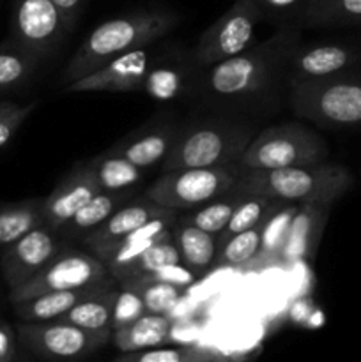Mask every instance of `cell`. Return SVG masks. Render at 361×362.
Wrapping results in <instances>:
<instances>
[{
    "label": "cell",
    "mask_w": 361,
    "mask_h": 362,
    "mask_svg": "<svg viewBox=\"0 0 361 362\" xmlns=\"http://www.w3.org/2000/svg\"><path fill=\"white\" fill-rule=\"evenodd\" d=\"M299 42L301 27H278L236 57L204 67L193 98L214 112L246 117L276 112L283 98L289 101L287 69Z\"/></svg>",
    "instance_id": "cell-1"
},
{
    "label": "cell",
    "mask_w": 361,
    "mask_h": 362,
    "mask_svg": "<svg viewBox=\"0 0 361 362\" xmlns=\"http://www.w3.org/2000/svg\"><path fill=\"white\" fill-rule=\"evenodd\" d=\"M180 23V14L170 9H138L103 21L87 35L67 62V85L101 69L117 57L147 48Z\"/></svg>",
    "instance_id": "cell-2"
},
{
    "label": "cell",
    "mask_w": 361,
    "mask_h": 362,
    "mask_svg": "<svg viewBox=\"0 0 361 362\" xmlns=\"http://www.w3.org/2000/svg\"><path fill=\"white\" fill-rule=\"evenodd\" d=\"M250 117L216 112L179 127L173 147L161 163L163 172L179 168L236 166L250 141L258 134Z\"/></svg>",
    "instance_id": "cell-3"
},
{
    "label": "cell",
    "mask_w": 361,
    "mask_h": 362,
    "mask_svg": "<svg viewBox=\"0 0 361 362\" xmlns=\"http://www.w3.org/2000/svg\"><path fill=\"white\" fill-rule=\"evenodd\" d=\"M353 184L354 179L345 166L322 161L315 165L237 172L232 191L243 197L258 194L271 200L331 207Z\"/></svg>",
    "instance_id": "cell-4"
},
{
    "label": "cell",
    "mask_w": 361,
    "mask_h": 362,
    "mask_svg": "<svg viewBox=\"0 0 361 362\" xmlns=\"http://www.w3.org/2000/svg\"><path fill=\"white\" fill-rule=\"evenodd\" d=\"M289 106L299 119L326 129H361V69L290 87Z\"/></svg>",
    "instance_id": "cell-5"
},
{
    "label": "cell",
    "mask_w": 361,
    "mask_h": 362,
    "mask_svg": "<svg viewBox=\"0 0 361 362\" xmlns=\"http://www.w3.org/2000/svg\"><path fill=\"white\" fill-rule=\"evenodd\" d=\"M329 147L317 131L301 122L278 124L258 131L236 165L237 172L275 170L328 161Z\"/></svg>",
    "instance_id": "cell-6"
},
{
    "label": "cell",
    "mask_w": 361,
    "mask_h": 362,
    "mask_svg": "<svg viewBox=\"0 0 361 362\" xmlns=\"http://www.w3.org/2000/svg\"><path fill=\"white\" fill-rule=\"evenodd\" d=\"M236 179V166L168 170L149 186L145 194L176 212L193 211L232 191Z\"/></svg>",
    "instance_id": "cell-7"
},
{
    "label": "cell",
    "mask_w": 361,
    "mask_h": 362,
    "mask_svg": "<svg viewBox=\"0 0 361 362\" xmlns=\"http://www.w3.org/2000/svg\"><path fill=\"white\" fill-rule=\"evenodd\" d=\"M21 345L38 357L59 361L85 359L112 341V329L91 331L60 320L20 322L16 327Z\"/></svg>",
    "instance_id": "cell-8"
},
{
    "label": "cell",
    "mask_w": 361,
    "mask_h": 362,
    "mask_svg": "<svg viewBox=\"0 0 361 362\" xmlns=\"http://www.w3.org/2000/svg\"><path fill=\"white\" fill-rule=\"evenodd\" d=\"M260 21L262 13L257 0H236L200 34L193 48L197 62L202 67H211L250 48Z\"/></svg>",
    "instance_id": "cell-9"
},
{
    "label": "cell",
    "mask_w": 361,
    "mask_h": 362,
    "mask_svg": "<svg viewBox=\"0 0 361 362\" xmlns=\"http://www.w3.org/2000/svg\"><path fill=\"white\" fill-rule=\"evenodd\" d=\"M67 34L53 0H13L11 42L39 62L53 59Z\"/></svg>",
    "instance_id": "cell-10"
},
{
    "label": "cell",
    "mask_w": 361,
    "mask_h": 362,
    "mask_svg": "<svg viewBox=\"0 0 361 362\" xmlns=\"http://www.w3.org/2000/svg\"><path fill=\"white\" fill-rule=\"evenodd\" d=\"M112 276L106 265L96 257L84 251L60 250L34 278L28 279L18 288L9 290L11 304L32 299L48 292L71 290L78 286L91 285Z\"/></svg>",
    "instance_id": "cell-11"
},
{
    "label": "cell",
    "mask_w": 361,
    "mask_h": 362,
    "mask_svg": "<svg viewBox=\"0 0 361 362\" xmlns=\"http://www.w3.org/2000/svg\"><path fill=\"white\" fill-rule=\"evenodd\" d=\"M62 250L59 232L42 225L0 251V271L9 290L34 278Z\"/></svg>",
    "instance_id": "cell-12"
},
{
    "label": "cell",
    "mask_w": 361,
    "mask_h": 362,
    "mask_svg": "<svg viewBox=\"0 0 361 362\" xmlns=\"http://www.w3.org/2000/svg\"><path fill=\"white\" fill-rule=\"evenodd\" d=\"M204 67L197 62L193 49L158 52L152 55L142 90L156 101H173L195 95Z\"/></svg>",
    "instance_id": "cell-13"
},
{
    "label": "cell",
    "mask_w": 361,
    "mask_h": 362,
    "mask_svg": "<svg viewBox=\"0 0 361 362\" xmlns=\"http://www.w3.org/2000/svg\"><path fill=\"white\" fill-rule=\"evenodd\" d=\"M361 62V49L349 45L322 42L303 46L299 42L294 49L287 69V81L290 87L304 81L322 80L342 71L356 67Z\"/></svg>",
    "instance_id": "cell-14"
},
{
    "label": "cell",
    "mask_w": 361,
    "mask_h": 362,
    "mask_svg": "<svg viewBox=\"0 0 361 362\" xmlns=\"http://www.w3.org/2000/svg\"><path fill=\"white\" fill-rule=\"evenodd\" d=\"M152 55L147 48L133 49L130 53L117 57L101 69L80 78L74 83L67 85V90L73 94L81 92H137L144 88L145 74Z\"/></svg>",
    "instance_id": "cell-15"
},
{
    "label": "cell",
    "mask_w": 361,
    "mask_h": 362,
    "mask_svg": "<svg viewBox=\"0 0 361 362\" xmlns=\"http://www.w3.org/2000/svg\"><path fill=\"white\" fill-rule=\"evenodd\" d=\"M101 191L88 163L74 166L46 198H42L45 225L59 232L94 194Z\"/></svg>",
    "instance_id": "cell-16"
},
{
    "label": "cell",
    "mask_w": 361,
    "mask_h": 362,
    "mask_svg": "<svg viewBox=\"0 0 361 362\" xmlns=\"http://www.w3.org/2000/svg\"><path fill=\"white\" fill-rule=\"evenodd\" d=\"M177 214L172 209H166L163 205L156 204L154 200L144 194L142 198L134 202H127L122 207L117 209L103 225L98 228L92 230L88 235L81 239V243L91 250L94 246H101V244L113 243L122 237L130 235L131 232L138 230L140 226L147 225L149 221L156 218H163V216H172Z\"/></svg>",
    "instance_id": "cell-17"
},
{
    "label": "cell",
    "mask_w": 361,
    "mask_h": 362,
    "mask_svg": "<svg viewBox=\"0 0 361 362\" xmlns=\"http://www.w3.org/2000/svg\"><path fill=\"white\" fill-rule=\"evenodd\" d=\"M112 286H115V279H113V276H108V278L101 279V281L78 286V288L42 293V296L32 297V299L14 303V313H16L20 322L57 320L66 311L76 306L78 303L91 299V297L98 296V293L105 292V290L112 288Z\"/></svg>",
    "instance_id": "cell-18"
},
{
    "label": "cell",
    "mask_w": 361,
    "mask_h": 362,
    "mask_svg": "<svg viewBox=\"0 0 361 362\" xmlns=\"http://www.w3.org/2000/svg\"><path fill=\"white\" fill-rule=\"evenodd\" d=\"M177 219V214L163 216L149 221L147 225L140 226L138 230L131 232L130 235L122 237L113 243L101 244V246L91 247L92 253L106 265V269H113L117 265H122L126 262L133 260L140 253H144L149 247L156 246L158 243H163L166 239H172V223Z\"/></svg>",
    "instance_id": "cell-19"
},
{
    "label": "cell",
    "mask_w": 361,
    "mask_h": 362,
    "mask_svg": "<svg viewBox=\"0 0 361 362\" xmlns=\"http://www.w3.org/2000/svg\"><path fill=\"white\" fill-rule=\"evenodd\" d=\"M179 127L173 124H161V126L147 127L138 133L127 134L126 138L113 145L110 152L119 154L140 168H152L161 165L173 147Z\"/></svg>",
    "instance_id": "cell-20"
},
{
    "label": "cell",
    "mask_w": 361,
    "mask_h": 362,
    "mask_svg": "<svg viewBox=\"0 0 361 362\" xmlns=\"http://www.w3.org/2000/svg\"><path fill=\"white\" fill-rule=\"evenodd\" d=\"M328 205L301 204L289 233L285 237L282 251H280V262H294L306 258L317 246L321 239L322 228H324L326 218H328Z\"/></svg>",
    "instance_id": "cell-21"
},
{
    "label": "cell",
    "mask_w": 361,
    "mask_h": 362,
    "mask_svg": "<svg viewBox=\"0 0 361 362\" xmlns=\"http://www.w3.org/2000/svg\"><path fill=\"white\" fill-rule=\"evenodd\" d=\"M134 193H137V189H101L59 230V235L71 237V239H84V237L88 235L92 230H96L99 225H103L117 209H120L124 204H127V202L133 198Z\"/></svg>",
    "instance_id": "cell-22"
},
{
    "label": "cell",
    "mask_w": 361,
    "mask_h": 362,
    "mask_svg": "<svg viewBox=\"0 0 361 362\" xmlns=\"http://www.w3.org/2000/svg\"><path fill=\"white\" fill-rule=\"evenodd\" d=\"M172 320L168 315L145 313L130 325L117 329L112 334V343L120 354L138 352L165 345L170 339Z\"/></svg>",
    "instance_id": "cell-23"
},
{
    "label": "cell",
    "mask_w": 361,
    "mask_h": 362,
    "mask_svg": "<svg viewBox=\"0 0 361 362\" xmlns=\"http://www.w3.org/2000/svg\"><path fill=\"white\" fill-rule=\"evenodd\" d=\"M180 255V264L193 272H202L212 267L218 253V239L212 233L179 219L172 233Z\"/></svg>",
    "instance_id": "cell-24"
},
{
    "label": "cell",
    "mask_w": 361,
    "mask_h": 362,
    "mask_svg": "<svg viewBox=\"0 0 361 362\" xmlns=\"http://www.w3.org/2000/svg\"><path fill=\"white\" fill-rule=\"evenodd\" d=\"M42 225V198L0 205V250Z\"/></svg>",
    "instance_id": "cell-25"
},
{
    "label": "cell",
    "mask_w": 361,
    "mask_h": 362,
    "mask_svg": "<svg viewBox=\"0 0 361 362\" xmlns=\"http://www.w3.org/2000/svg\"><path fill=\"white\" fill-rule=\"evenodd\" d=\"M87 163L103 191L137 189L138 184L144 180V168L110 151Z\"/></svg>",
    "instance_id": "cell-26"
},
{
    "label": "cell",
    "mask_w": 361,
    "mask_h": 362,
    "mask_svg": "<svg viewBox=\"0 0 361 362\" xmlns=\"http://www.w3.org/2000/svg\"><path fill=\"white\" fill-rule=\"evenodd\" d=\"M361 25V0H310L301 27H350Z\"/></svg>",
    "instance_id": "cell-27"
},
{
    "label": "cell",
    "mask_w": 361,
    "mask_h": 362,
    "mask_svg": "<svg viewBox=\"0 0 361 362\" xmlns=\"http://www.w3.org/2000/svg\"><path fill=\"white\" fill-rule=\"evenodd\" d=\"M299 205L301 204H292V202H280L276 205L275 211L265 219L260 250H258L257 257L251 260V264H257L260 267V265H264V262L278 260L290 225H292L294 218L299 211Z\"/></svg>",
    "instance_id": "cell-28"
},
{
    "label": "cell",
    "mask_w": 361,
    "mask_h": 362,
    "mask_svg": "<svg viewBox=\"0 0 361 362\" xmlns=\"http://www.w3.org/2000/svg\"><path fill=\"white\" fill-rule=\"evenodd\" d=\"M117 292H119V288L112 286V288L105 290V292L98 293L91 299L81 300L57 320L67 322V324L78 325V327L91 329V331L112 329L113 304H115Z\"/></svg>",
    "instance_id": "cell-29"
},
{
    "label": "cell",
    "mask_w": 361,
    "mask_h": 362,
    "mask_svg": "<svg viewBox=\"0 0 361 362\" xmlns=\"http://www.w3.org/2000/svg\"><path fill=\"white\" fill-rule=\"evenodd\" d=\"M173 264H180V255L179 250H177L176 240H173L172 237V239H166L163 240V243H158L156 246L149 247L144 253L134 257L133 260L110 269V274H112L113 279H117V281H124V279L149 274V272H154L158 271V269Z\"/></svg>",
    "instance_id": "cell-30"
},
{
    "label": "cell",
    "mask_w": 361,
    "mask_h": 362,
    "mask_svg": "<svg viewBox=\"0 0 361 362\" xmlns=\"http://www.w3.org/2000/svg\"><path fill=\"white\" fill-rule=\"evenodd\" d=\"M229 359H232V357L198 345H159L154 349L120 354L117 357V361L122 362H218Z\"/></svg>",
    "instance_id": "cell-31"
},
{
    "label": "cell",
    "mask_w": 361,
    "mask_h": 362,
    "mask_svg": "<svg viewBox=\"0 0 361 362\" xmlns=\"http://www.w3.org/2000/svg\"><path fill=\"white\" fill-rule=\"evenodd\" d=\"M265 219L258 223L257 226H253V228L244 230V232L225 240L222 246H218V253H216L214 260L216 267H248L251 260L257 257L258 250H260Z\"/></svg>",
    "instance_id": "cell-32"
},
{
    "label": "cell",
    "mask_w": 361,
    "mask_h": 362,
    "mask_svg": "<svg viewBox=\"0 0 361 362\" xmlns=\"http://www.w3.org/2000/svg\"><path fill=\"white\" fill-rule=\"evenodd\" d=\"M120 286L134 290L142 296L147 313L168 315L173 308L177 306L180 299L183 286L172 285L166 281H158V279L147 278H131L120 281Z\"/></svg>",
    "instance_id": "cell-33"
},
{
    "label": "cell",
    "mask_w": 361,
    "mask_h": 362,
    "mask_svg": "<svg viewBox=\"0 0 361 362\" xmlns=\"http://www.w3.org/2000/svg\"><path fill=\"white\" fill-rule=\"evenodd\" d=\"M241 198H243V194L236 193V191H229V193L223 194V197L207 202V204L202 205V207L193 209V211L183 219L218 237L219 233L225 230V226L229 225L230 218H232L234 211H236V207L239 205Z\"/></svg>",
    "instance_id": "cell-34"
},
{
    "label": "cell",
    "mask_w": 361,
    "mask_h": 362,
    "mask_svg": "<svg viewBox=\"0 0 361 362\" xmlns=\"http://www.w3.org/2000/svg\"><path fill=\"white\" fill-rule=\"evenodd\" d=\"M278 204L280 200H271V198L258 197V194H250V197L241 198L239 205H237L236 211H234L229 225H227L225 230L216 237V239H218V246H222V244L225 243V240H229L230 237L237 235V233L244 232V230L248 228H253L258 223L264 221Z\"/></svg>",
    "instance_id": "cell-35"
},
{
    "label": "cell",
    "mask_w": 361,
    "mask_h": 362,
    "mask_svg": "<svg viewBox=\"0 0 361 362\" xmlns=\"http://www.w3.org/2000/svg\"><path fill=\"white\" fill-rule=\"evenodd\" d=\"M38 66L39 60L18 46L0 48V94L23 87Z\"/></svg>",
    "instance_id": "cell-36"
},
{
    "label": "cell",
    "mask_w": 361,
    "mask_h": 362,
    "mask_svg": "<svg viewBox=\"0 0 361 362\" xmlns=\"http://www.w3.org/2000/svg\"><path fill=\"white\" fill-rule=\"evenodd\" d=\"M308 2L310 0H257L262 21H271L276 27H283V25L301 27Z\"/></svg>",
    "instance_id": "cell-37"
},
{
    "label": "cell",
    "mask_w": 361,
    "mask_h": 362,
    "mask_svg": "<svg viewBox=\"0 0 361 362\" xmlns=\"http://www.w3.org/2000/svg\"><path fill=\"white\" fill-rule=\"evenodd\" d=\"M145 313H147V310H145L144 299H142L140 293L126 288V286H120L115 297V304H113L112 331H117L124 325H130L131 322L138 320Z\"/></svg>",
    "instance_id": "cell-38"
},
{
    "label": "cell",
    "mask_w": 361,
    "mask_h": 362,
    "mask_svg": "<svg viewBox=\"0 0 361 362\" xmlns=\"http://www.w3.org/2000/svg\"><path fill=\"white\" fill-rule=\"evenodd\" d=\"M35 106H38V101H32L28 105L0 101V148H4L13 140L25 120L32 115Z\"/></svg>",
    "instance_id": "cell-39"
},
{
    "label": "cell",
    "mask_w": 361,
    "mask_h": 362,
    "mask_svg": "<svg viewBox=\"0 0 361 362\" xmlns=\"http://www.w3.org/2000/svg\"><path fill=\"white\" fill-rule=\"evenodd\" d=\"M138 278V276H137ZM140 278H147V279H158V281H166L172 283V285L177 286H188L195 281V272L191 269H188L186 265L180 264H173V265H166V267L158 269L154 272H149V274L140 276Z\"/></svg>",
    "instance_id": "cell-40"
},
{
    "label": "cell",
    "mask_w": 361,
    "mask_h": 362,
    "mask_svg": "<svg viewBox=\"0 0 361 362\" xmlns=\"http://www.w3.org/2000/svg\"><path fill=\"white\" fill-rule=\"evenodd\" d=\"M53 4H55L60 16H62L67 32L73 30L76 27L78 20H80L81 13H84L85 0H53Z\"/></svg>",
    "instance_id": "cell-41"
},
{
    "label": "cell",
    "mask_w": 361,
    "mask_h": 362,
    "mask_svg": "<svg viewBox=\"0 0 361 362\" xmlns=\"http://www.w3.org/2000/svg\"><path fill=\"white\" fill-rule=\"evenodd\" d=\"M16 338L13 327L0 318V362H11L16 357Z\"/></svg>",
    "instance_id": "cell-42"
}]
</instances>
